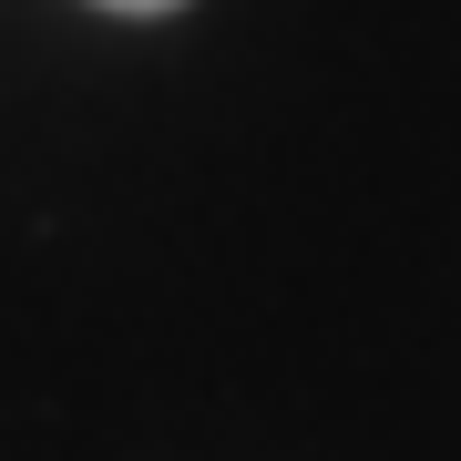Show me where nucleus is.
<instances>
[{
  "label": "nucleus",
  "instance_id": "1",
  "mask_svg": "<svg viewBox=\"0 0 461 461\" xmlns=\"http://www.w3.org/2000/svg\"><path fill=\"white\" fill-rule=\"evenodd\" d=\"M103 11H185V0H103Z\"/></svg>",
  "mask_w": 461,
  "mask_h": 461
}]
</instances>
